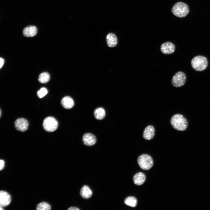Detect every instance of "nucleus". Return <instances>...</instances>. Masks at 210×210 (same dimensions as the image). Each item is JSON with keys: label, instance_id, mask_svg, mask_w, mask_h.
Masks as SVG:
<instances>
[{"label": "nucleus", "instance_id": "obj_1", "mask_svg": "<svg viewBox=\"0 0 210 210\" xmlns=\"http://www.w3.org/2000/svg\"><path fill=\"white\" fill-rule=\"evenodd\" d=\"M170 123L175 129L180 131L185 130L187 128L188 123L186 119L181 114H176L171 118Z\"/></svg>", "mask_w": 210, "mask_h": 210}, {"label": "nucleus", "instance_id": "obj_2", "mask_svg": "<svg viewBox=\"0 0 210 210\" xmlns=\"http://www.w3.org/2000/svg\"><path fill=\"white\" fill-rule=\"evenodd\" d=\"M189 11L188 6L182 2H176L173 6L172 8V12L173 14L180 18L186 17L188 14Z\"/></svg>", "mask_w": 210, "mask_h": 210}, {"label": "nucleus", "instance_id": "obj_3", "mask_svg": "<svg viewBox=\"0 0 210 210\" xmlns=\"http://www.w3.org/2000/svg\"><path fill=\"white\" fill-rule=\"evenodd\" d=\"M192 68L196 71H201L205 70L208 65L206 58L203 56L197 55L194 57L191 61Z\"/></svg>", "mask_w": 210, "mask_h": 210}, {"label": "nucleus", "instance_id": "obj_4", "mask_svg": "<svg viewBox=\"0 0 210 210\" xmlns=\"http://www.w3.org/2000/svg\"><path fill=\"white\" fill-rule=\"evenodd\" d=\"M138 165L142 169L148 170L153 165V161L152 158L149 155L143 154L139 156L137 159Z\"/></svg>", "mask_w": 210, "mask_h": 210}, {"label": "nucleus", "instance_id": "obj_5", "mask_svg": "<svg viewBox=\"0 0 210 210\" xmlns=\"http://www.w3.org/2000/svg\"><path fill=\"white\" fill-rule=\"evenodd\" d=\"M43 125L44 129L48 132H53L57 128L58 123L57 120L52 117H48L43 121Z\"/></svg>", "mask_w": 210, "mask_h": 210}, {"label": "nucleus", "instance_id": "obj_6", "mask_svg": "<svg viewBox=\"0 0 210 210\" xmlns=\"http://www.w3.org/2000/svg\"><path fill=\"white\" fill-rule=\"evenodd\" d=\"M186 76L183 72L179 71L173 76L172 83L173 85L176 87H179L183 85L186 82Z\"/></svg>", "mask_w": 210, "mask_h": 210}, {"label": "nucleus", "instance_id": "obj_7", "mask_svg": "<svg viewBox=\"0 0 210 210\" xmlns=\"http://www.w3.org/2000/svg\"><path fill=\"white\" fill-rule=\"evenodd\" d=\"M175 47L174 44L171 42H165L162 43L160 46L161 52L166 55L173 53L175 51Z\"/></svg>", "mask_w": 210, "mask_h": 210}, {"label": "nucleus", "instance_id": "obj_8", "mask_svg": "<svg viewBox=\"0 0 210 210\" xmlns=\"http://www.w3.org/2000/svg\"><path fill=\"white\" fill-rule=\"evenodd\" d=\"M15 125L16 129L21 132H24L27 130L29 124L28 121L23 118H19L15 122Z\"/></svg>", "mask_w": 210, "mask_h": 210}, {"label": "nucleus", "instance_id": "obj_9", "mask_svg": "<svg viewBox=\"0 0 210 210\" xmlns=\"http://www.w3.org/2000/svg\"><path fill=\"white\" fill-rule=\"evenodd\" d=\"M11 197L7 192L1 190L0 192V206L3 207L8 206L10 203Z\"/></svg>", "mask_w": 210, "mask_h": 210}, {"label": "nucleus", "instance_id": "obj_10", "mask_svg": "<svg viewBox=\"0 0 210 210\" xmlns=\"http://www.w3.org/2000/svg\"><path fill=\"white\" fill-rule=\"evenodd\" d=\"M83 141L85 145L92 146L94 145L96 142L95 136L90 133L85 134L83 137Z\"/></svg>", "mask_w": 210, "mask_h": 210}, {"label": "nucleus", "instance_id": "obj_11", "mask_svg": "<svg viewBox=\"0 0 210 210\" xmlns=\"http://www.w3.org/2000/svg\"><path fill=\"white\" fill-rule=\"evenodd\" d=\"M155 135V129L150 125H148L145 129L143 133V138L146 140L151 139Z\"/></svg>", "mask_w": 210, "mask_h": 210}, {"label": "nucleus", "instance_id": "obj_12", "mask_svg": "<svg viewBox=\"0 0 210 210\" xmlns=\"http://www.w3.org/2000/svg\"><path fill=\"white\" fill-rule=\"evenodd\" d=\"M37 27L34 26H29L25 27L23 31V35L27 37H32L37 33Z\"/></svg>", "mask_w": 210, "mask_h": 210}, {"label": "nucleus", "instance_id": "obj_13", "mask_svg": "<svg viewBox=\"0 0 210 210\" xmlns=\"http://www.w3.org/2000/svg\"><path fill=\"white\" fill-rule=\"evenodd\" d=\"M108 46L110 47H115L118 43V39L116 35L113 33H110L106 37Z\"/></svg>", "mask_w": 210, "mask_h": 210}, {"label": "nucleus", "instance_id": "obj_14", "mask_svg": "<svg viewBox=\"0 0 210 210\" xmlns=\"http://www.w3.org/2000/svg\"><path fill=\"white\" fill-rule=\"evenodd\" d=\"M61 104L65 109H69L73 107L74 102L73 99L69 96H66L61 100Z\"/></svg>", "mask_w": 210, "mask_h": 210}, {"label": "nucleus", "instance_id": "obj_15", "mask_svg": "<svg viewBox=\"0 0 210 210\" xmlns=\"http://www.w3.org/2000/svg\"><path fill=\"white\" fill-rule=\"evenodd\" d=\"M145 174L141 172L136 173L134 176L133 181L134 183L138 186H140L144 183L146 180Z\"/></svg>", "mask_w": 210, "mask_h": 210}, {"label": "nucleus", "instance_id": "obj_16", "mask_svg": "<svg viewBox=\"0 0 210 210\" xmlns=\"http://www.w3.org/2000/svg\"><path fill=\"white\" fill-rule=\"evenodd\" d=\"M80 194L83 198L87 199L91 197L92 192L88 186L86 185H84L81 189Z\"/></svg>", "mask_w": 210, "mask_h": 210}, {"label": "nucleus", "instance_id": "obj_17", "mask_svg": "<svg viewBox=\"0 0 210 210\" xmlns=\"http://www.w3.org/2000/svg\"><path fill=\"white\" fill-rule=\"evenodd\" d=\"M94 116L95 118L99 120L103 119L105 116V112L104 109L102 107H99L96 109L94 112Z\"/></svg>", "mask_w": 210, "mask_h": 210}, {"label": "nucleus", "instance_id": "obj_18", "mask_svg": "<svg viewBox=\"0 0 210 210\" xmlns=\"http://www.w3.org/2000/svg\"><path fill=\"white\" fill-rule=\"evenodd\" d=\"M125 204L132 207H135L137 204V200L134 197L129 196L126 198L124 201Z\"/></svg>", "mask_w": 210, "mask_h": 210}, {"label": "nucleus", "instance_id": "obj_19", "mask_svg": "<svg viewBox=\"0 0 210 210\" xmlns=\"http://www.w3.org/2000/svg\"><path fill=\"white\" fill-rule=\"evenodd\" d=\"M50 79V76L49 74L46 72H44L40 74L38 80L41 83H46L49 81Z\"/></svg>", "mask_w": 210, "mask_h": 210}, {"label": "nucleus", "instance_id": "obj_20", "mask_svg": "<svg viewBox=\"0 0 210 210\" xmlns=\"http://www.w3.org/2000/svg\"><path fill=\"white\" fill-rule=\"evenodd\" d=\"M36 209L38 210H50L51 209V206L48 203L43 202L38 204Z\"/></svg>", "mask_w": 210, "mask_h": 210}, {"label": "nucleus", "instance_id": "obj_21", "mask_svg": "<svg viewBox=\"0 0 210 210\" xmlns=\"http://www.w3.org/2000/svg\"><path fill=\"white\" fill-rule=\"evenodd\" d=\"M47 90L45 88H41L37 92L38 97L40 98L44 97L48 93Z\"/></svg>", "mask_w": 210, "mask_h": 210}, {"label": "nucleus", "instance_id": "obj_22", "mask_svg": "<svg viewBox=\"0 0 210 210\" xmlns=\"http://www.w3.org/2000/svg\"><path fill=\"white\" fill-rule=\"evenodd\" d=\"M4 165L5 162L3 160H0V170H1L4 169Z\"/></svg>", "mask_w": 210, "mask_h": 210}, {"label": "nucleus", "instance_id": "obj_23", "mask_svg": "<svg viewBox=\"0 0 210 210\" xmlns=\"http://www.w3.org/2000/svg\"><path fill=\"white\" fill-rule=\"evenodd\" d=\"M0 68H1L3 66L4 64V60L3 58H1V57L0 58Z\"/></svg>", "mask_w": 210, "mask_h": 210}, {"label": "nucleus", "instance_id": "obj_24", "mask_svg": "<svg viewBox=\"0 0 210 210\" xmlns=\"http://www.w3.org/2000/svg\"><path fill=\"white\" fill-rule=\"evenodd\" d=\"M68 210H79V209L78 208L75 207H71L69 208Z\"/></svg>", "mask_w": 210, "mask_h": 210}, {"label": "nucleus", "instance_id": "obj_25", "mask_svg": "<svg viewBox=\"0 0 210 210\" xmlns=\"http://www.w3.org/2000/svg\"><path fill=\"white\" fill-rule=\"evenodd\" d=\"M0 210H4V209H3V207L0 206Z\"/></svg>", "mask_w": 210, "mask_h": 210}, {"label": "nucleus", "instance_id": "obj_26", "mask_svg": "<svg viewBox=\"0 0 210 210\" xmlns=\"http://www.w3.org/2000/svg\"><path fill=\"white\" fill-rule=\"evenodd\" d=\"M0 113H0V116H1V111H0Z\"/></svg>", "mask_w": 210, "mask_h": 210}]
</instances>
